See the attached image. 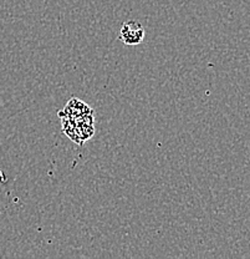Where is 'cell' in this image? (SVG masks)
Returning a JSON list of instances; mask_svg holds the SVG:
<instances>
[{"mask_svg":"<svg viewBox=\"0 0 250 259\" xmlns=\"http://www.w3.org/2000/svg\"><path fill=\"white\" fill-rule=\"evenodd\" d=\"M88 115H93V110L88 105H86L85 102H82L81 100L76 99V97L70 100L66 106L64 107L63 111L58 113L59 117L66 118H81Z\"/></svg>","mask_w":250,"mask_h":259,"instance_id":"obj_3","label":"cell"},{"mask_svg":"<svg viewBox=\"0 0 250 259\" xmlns=\"http://www.w3.org/2000/svg\"><path fill=\"white\" fill-rule=\"evenodd\" d=\"M144 34H146V31H144V28L141 23L136 20H127L126 23H123L122 28H121L118 39L125 45L134 47V45H139L143 41Z\"/></svg>","mask_w":250,"mask_h":259,"instance_id":"obj_2","label":"cell"},{"mask_svg":"<svg viewBox=\"0 0 250 259\" xmlns=\"http://www.w3.org/2000/svg\"><path fill=\"white\" fill-rule=\"evenodd\" d=\"M63 123V131L75 144H83L95 134V121L93 115L85 116L81 118L60 117Z\"/></svg>","mask_w":250,"mask_h":259,"instance_id":"obj_1","label":"cell"}]
</instances>
